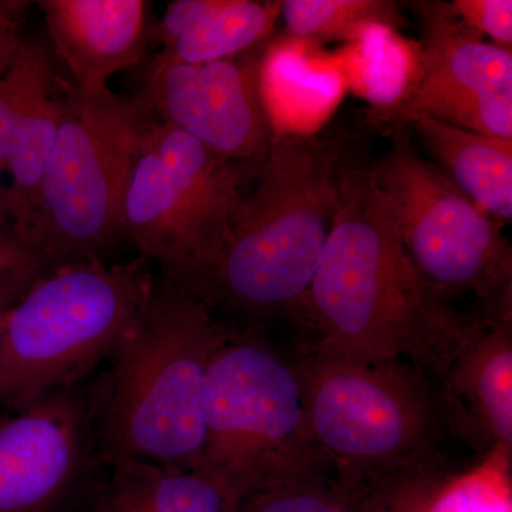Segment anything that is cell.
<instances>
[{"label": "cell", "mask_w": 512, "mask_h": 512, "mask_svg": "<svg viewBox=\"0 0 512 512\" xmlns=\"http://www.w3.org/2000/svg\"><path fill=\"white\" fill-rule=\"evenodd\" d=\"M313 339L302 353L402 362L439 389L477 320L458 315L416 271L369 171L343 168L340 205L298 311Z\"/></svg>", "instance_id": "cell-1"}, {"label": "cell", "mask_w": 512, "mask_h": 512, "mask_svg": "<svg viewBox=\"0 0 512 512\" xmlns=\"http://www.w3.org/2000/svg\"><path fill=\"white\" fill-rule=\"evenodd\" d=\"M225 330L180 282L153 276L133 325L89 394L99 461H143L198 471L204 396Z\"/></svg>", "instance_id": "cell-2"}, {"label": "cell", "mask_w": 512, "mask_h": 512, "mask_svg": "<svg viewBox=\"0 0 512 512\" xmlns=\"http://www.w3.org/2000/svg\"><path fill=\"white\" fill-rule=\"evenodd\" d=\"M340 157L329 141L276 137L221 254L190 291L255 318L298 311L338 215Z\"/></svg>", "instance_id": "cell-3"}, {"label": "cell", "mask_w": 512, "mask_h": 512, "mask_svg": "<svg viewBox=\"0 0 512 512\" xmlns=\"http://www.w3.org/2000/svg\"><path fill=\"white\" fill-rule=\"evenodd\" d=\"M198 473L241 503L272 485L333 474L309 430L295 359L254 330H225L212 356Z\"/></svg>", "instance_id": "cell-4"}, {"label": "cell", "mask_w": 512, "mask_h": 512, "mask_svg": "<svg viewBox=\"0 0 512 512\" xmlns=\"http://www.w3.org/2000/svg\"><path fill=\"white\" fill-rule=\"evenodd\" d=\"M153 276L141 258L57 266L35 279L0 329V410L77 386L109 359Z\"/></svg>", "instance_id": "cell-5"}, {"label": "cell", "mask_w": 512, "mask_h": 512, "mask_svg": "<svg viewBox=\"0 0 512 512\" xmlns=\"http://www.w3.org/2000/svg\"><path fill=\"white\" fill-rule=\"evenodd\" d=\"M295 363L313 441L339 480L366 485L443 457L450 414L436 384L410 363L309 353Z\"/></svg>", "instance_id": "cell-6"}, {"label": "cell", "mask_w": 512, "mask_h": 512, "mask_svg": "<svg viewBox=\"0 0 512 512\" xmlns=\"http://www.w3.org/2000/svg\"><path fill=\"white\" fill-rule=\"evenodd\" d=\"M147 119L138 96L84 94L64 80L32 237L47 271L103 261L126 241L124 200Z\"/></svg>", "instance_id": "cell-7"}, {"label": "cell", "mask_w": 512, "mask_h": 512, "mask_svg": "<svg viewBox=\"0 0 512 512\" xmlns=\"http://www.w3.org/2000/svg\"><path fill=\"white\" fill-rule=\"evenodd\" d=\"M241 183L234 164L171 124L147 119L124 200V237L190 289L227 242Z\"/></svg>", "instance_id": "cell-8"}, {"label": "cell", "mask_w": 512, "mask_h": 512, "mask_svg": "<svg viewBox=\"0 0 512 512\" xmlns=\"http://www.w3.org/2000/svg\"><path fill=\"white\" fill-rule=\"evenodd\" d=\"M392 214L407 258L441 298L471 292L487 316L511 313L512 248L485 214L406 136L369 171Z\"/></svg>", "instance_id": "cell-9"}, {"label": "cell", "mask_w": 512, "mask_h": 512, "mask_svg": "<svg viewBox=\"0 0 512 512\" xmlns=\"http://www.w3.org/2000/svg\"><path fill=\"white\" fill-rule=\"evenodd\" d=\"M424 46L420 73L393 111L403 120L429 116L473 133L512 140V53L485 43L450 3L410 2Z\"/></svg>", "instance_id": "cell-10"}, {"label": "cell", "mask_w": 512, "mask_h": 512, "mask_svg": "<svg viewBox=\"0 0 512 512\" xmlns=\"http://www.w3.org/2000/svg\"><path fill=\"white\" fill-rule=\"evenodd\" d=\"M262 59L183 64L157 57L138 94L146 114L200 141L228 163H259L275 140L261 94Z\"/></svg>", "instance_id": "cell-11"}, {"label": "cell", "mask_w": 512, "mask_h": 512, "mask_svg": "<svg viewBox=\"0 0 512 512\" xmlns=\"http://www.w3.org/2000/svg\"><path fill=\"white\" fill-rule=\"evenodd\" d=\"M96 456L89 396L77 386L0 410V512H52Z\"/></svg>", "instance_id": "cell-12"}, {"label": "cell", "mask_w": 512, "mask_h": 512, "mask_svg": "<svg viewBox=\"0 0 512 512\" xmlns=\"http://www.w3.org/2000/svg\"><path fill=\"white\" fill-rule=\"evenodd\" d=\"M63 86L46 47L26 40L20 30L0 47V221L32 248Z\"/></svg>", "instance_id": "cell-13"}, {"label": "cell", "mask_w": 512, "mask_h": 512, "mask_svg": "<svg viewBox=\"0 0 512 512\" xmlns=\"http://www.w3.org/2000/svg\"><path fill=\"white\" fill-rule=\"evenodd\" d=\"M37 5L53 49L80 93L104 92L114 74L143 59L144 0H42Z\"/></svg>", "instance_id": "cell-14"}, {"label": "cell", "mask_w": 512, "mask_h": 512, "mask_svg": "<svg viewBox=\"0 0 512 512\" xmlns=\"http://www.w3.org/2000/svg\"><path fill=\"white\" fill-rule=\"evenodd\" d=\"M439 392L453 426L510 453L512 446L511 315L485 316L458 350Z\"/></svg>", "instance_id": "cell-15"}, {"label": "cell", "mask_w": 512, "mask_h": 512, "mask_svg": "<svg viewBox=\"0 0 512 512\" xmlns=\"http://www.w3.org/2000/svg\"><path fill=\"white\" fill-rule=\"evenodd\" d=\"M282 2L256 0H175L153 36L161 59L205 64L232 59L271 35Z\"/></svg>", "instance_id": "cell-16"}, {"label": "cell", "mask_w": 512, "mask_h": 512, "mask_svg": "<svg viewBox=\"0 0 512 512\" xmlns=\"http://www.w3.org/2000/svg\"><path fill=\"white\" fill-rule=\"evenodd\" d=\"M407 121L458 190L493 220H512V140L473 133L423 114Z\"/></svg>", "instance_id": "cell-17"}, {"label": "cell", "mask_w": 512, "mask_h": 512, "mask_svg": "<svg viewBox=\"0 0 512 512\" xmlns=\"http://www.w3.org/2000/svg\"><path fill=\"white\" fill-rule=\"evenodd\" d=\"M109 467L89 512H239L241 507L231 491L198 471L143 461Z\"/></svg>", "instance_id": "cell-18"}, {"label": "cell", "mask_w": 512, "mask_h": 512, "mask_svg": "<svg viewBox=\"0 0 512 512\" xmlns=\"http://www.w3.org/2000/svg\"><path fill=\"white\" fill-rule=\"evenodd\" d=\"M357 512H480V501L473 480L440 457L370 481Z\"/></svg>", "instance_id": "cell-19"}, {"label": "cell", "mask_w": 512, "mask_h": 512, "mask_svg": "<svg viewBox=\"0 0 512 512\" xmlns=\"http://www.w3.org/2000/svg\"><path fill=\"white\" fill-rule=\"evenodd\" d=\"M281 16L298 39L357 43L370 26L404 25L399 5L390 0H285Z\"/></svg>", "instance_id": "cell-20"}, {"label": "cell", "mask_w": 512, "mask_h": 512, "mask_svg": "<svg viewBox=\"0 0 512 512\" xmlns=\"http://www.w3.org/2000/svg\"><path fill=\"white\" fill-rule=\"evenodd\" d=\"M363 491L333 474L298 478L249 494L239 512H357Z\"/></svg>", "instance_id": "cell-21"}, {"label": "cell", "mask_w": 512, "mask_h": 512, "mask_svg": "<svg viewBox=\"0 0 512 512\" xmlns=\"http://www.w3.org/2000/svg\"><path fill=\"white\" fill-rule=\"evenodd\" d=\"M47 271L40 256L15 229L0 221V289L28 288Z\"/></svg>", "instance_id": "cell-22"}, {"label": "cell", "mask_w": 512, "mask_h": 512, "mask_svg": "<svg viewBox=\"0 0 512 512\" xmlns=\"http://www.w3.org/2000/svg\"><path fill=\"white\" fill-rule=\"evenodd\" d=\"M450 6L468 28L480 36L491 37L494 45L511 50V0H456Z\"/></svg>", "instance_id": "cell-23"}, {"label": "cell", "mask_w": 512, "mask_h": 512, "mask_svg": "<svg viewBox=\"0 0 512 512\" xmlns=\"http://www.w3.org/2000/svg\"><path fill=\"white\" fill-rule=\"evenodd\" d=\"M28 5L26 2H0V47L5 45L13 33L20 30L23 10Z\"/></svg>", "instance_id": "cell-24"}, {"label": "cell", "mask_w": 512, "mask_h": 512, "mask_svg": "<svg viewBox=\"0 0 512 512\" xmlns=\"http://www.w3.org/2000/svg\"><path fill=\"white\" fill-rule=\"evenodd\" d=\"M28 288L0 289V329H2V325L3 322H5L6 315H8V312L10 311V309H12V306L19 301L20 296H22L23 293H25L26 289Z\"/></svg>", "instance_id": "cell-25"}]
</instances>
